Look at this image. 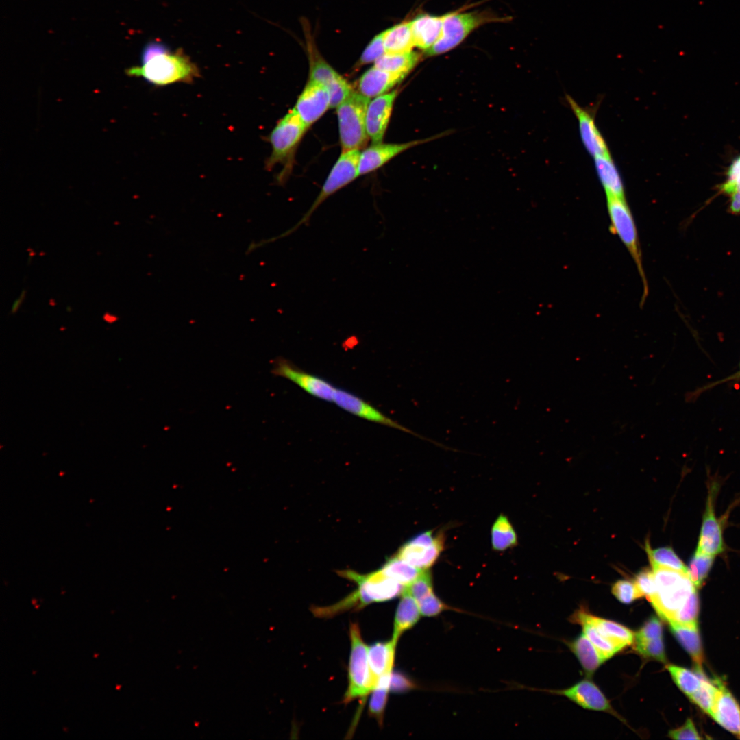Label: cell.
<instances>
[{"mask_svg":"<svg viewBox=\"0 0 740 740\" xmlns=\"http://www.w3.org/2000/svg\"><path fill=\"white\" fill-rule=\"evenodd\" d=\"M610 230L617 235L630 253L641 279L643 293L641 306L648 295V285L643 266L642 253L637 226L626 199L606 195Z\"/></svg>","mask_w":740,"mask_h":740,"instance_id":"obj_3","label":"cell"},{"mask_svg":"<svg viewBox=\"0 0 740 740\" xmlns=\"http://www.w3.org/2000/svg\"><path fill=\"white\" fill-rule=\"evenodd\" d=\"M417 602L421 615L425 617H435L449 609V607L438 597L434 592Z\"/></svg>","mask_w":740,"mask_h":740,"instance_id":"obj_45","label":"cell"},{"mask_svg":"<svg viewBox=\"0 0 740 740\" xmlns=\"http://www.w3.org/2000/svg\"><path fill=\"white\" fill-rule=\"evenodd\" d=\"M380 569L386 576L404 587L412 583L423 571L408 563L397 555L387 559Z\"/></svg>","mask_w":740,"mask_h":740,"instance_id":"obj_32","label":"cell"},{"mask_svg":"<svg viewBox=\"0 0 740 740\" xmlns=\"http://www.w3.org/2000/svg\"><path fill=\"white\" fill-rule=\"evenodd\" d=\"M634 650L645 658L655 659L661 662L666 661L663 638L634 643Z\"/></svg>","mask_w":740,"mask_h":740,"instance_id":"obj_42","label":"cell"},{"mask_svg":"<svg viewBox=\"0 0 740 740\" xmlns=\"http://www.w3.org/2000/svg\"><path fill=\"white\" fill-rule=\"evenodd\" d=\"M669 624L671 632L682 647L691 656L695 665L701 666L704 660V654L698 623L679 624L670 622Z\"/></svg>","mask_w":740,"mask_h":740,"instance_id":"obj_26","label":"cell"},{"mask_svg":"<svg viewBox=\"0 0 740 740\" xmlns=\"http://www.w3.org/2000/svg\"><path fill=\"white\" fill-rule=\"evenodd\" d=\"M386 51L382 32L375 36L365 49L359 60V64L363 65L375 62Z\"/></svg>","mask_w":740,"mask_h":740,"instance_id":"obj_47","label":"cell"},{"mask_svg":"<svg viewBox=\"0 0 740 740\" xmlns=\"http://www.w3.org/2000/svg\"><path fill=\"white\" fill-rule=\"evenodd\" d=\"M739 380H740V367H739V371L737 372H736L735 374H732V375H730L728 378H727L726 379L722 380H720V381H719V382H717L716 383L711 384L710 387H712L713 386H714L715 384H717L718 383L721 384L722 382H728V381Z\"/></svg>","mask_w":740,"mask_h":740,"instance_id":"obj_51","label":"cell"},{"mask_svg":"<svg viewBox=\"0 0 740 740\" xmlns=\"http://www.w3.org/2000/svg\"><path fill=\"white\" fill-rule=\"evenodd\" d=\"M419 55L414 51L400 53H384L375 61L374 66L406 77L417 65Z\"/></svg>","mask_w":740,"mask_h":740,"instance_id":"obj_30","label":"cell"},{"mask_svg":"<svg viewBox=\"0 0 740 740\" xmlns=\"http://www.w3.org/2000/svg\"><path fill=\"white\" fill-rule=\"evenodd\" d=\"M337 573L340 576L362 586L373 603L388 601L400 596L404 587L386 576L381 569L367 574H360L353 570H342Z\"/></svg>","mask_w":740,"mask_h":740,"instance_id":"obj_13","label":"cell"},{"mask_svg":"<svg viewBox=\"0 0 740 740\" xmlns=\"http://www.w3.org/2000/svg\"><path fill=\"white\" fill-rule=\"evenodd\" d=\"M611 592L620 602L624 604H630L642 597L634 581L627 580H619L615 582L612 586Z\"/></svg>","mask_w":740,"mask_h":740,"instance_id":"obj_41","label":"cell"},{"mask_svg":"<svg viewBox=\"0 0 740 740\" xmlns=\"http://www.w3.org/2000/svg\"><path fill=\"white\" fill-rule=\"evenodd\" d=\"M695 669L700 675L702 684L700 687L689 697L703 711L710 715L722 682L718 680L708 679L701 669V666L696 665Z\"/></svg>","mask_w":740,"mask_h":740,"instance_id":"obj_33","label":"cell"},{"mask_svg":"<svg viewBox=\"0 0 740 740\" xmlns=\"http://www.w3.org/2000/svg\"><path fill=\"white\" fill-rule=\"evenodd\" d=\"M333 403L336 404L344 410L363 419L403 431L421 439L430 441L439 447H445L443 445L439 444L426 437H423L397 423L391 417L382 413L369 402L346 390L336 387Z\"/></svg>","mask_w":740,"mask_h":740,"instance_id":"obj_11","label":"cell"},{"mask_svg":"<svg viewBox=\"0 0 740 740\" xmlns=\"http://www.w3.org/2000/svg\"><path fill=\"white\" fill-rule=\"evenodd\" d=\"M351 651L348 667V687L343 698L347 704L369 694L376 687L368 661V647L366 645L357 623L349 627Z\"/></svg>","mask_w":740,"mask_h":740,"instance_id":"obj_6","label":"cell"},{"mask_svg":"<svg viewBox=\"0 0 740 740\" xmlns=\"http://www.w3.org/2000/svg\"><path fill=\"white\" fill-rule=\"evenodd\" d=\"M669 736L674 739H701L691 719H688L681 727L670 730Z\"/></svg>","mask_w":740,"mask_h":740,"instance_id":"obj_48","label":"cell"},{"mask_svg":"<svg viewBox=\"0 0 740 740\" xmlns=\"http://www.w3.org/2000/svg\"><path fill=\"white\" fill-rule=\"evenodd\" d=\"M382 36L386 53L409 52L415 46L410 22H404L385 30Z\"/></svg>","mask_w":740,"mask_h":740,"instance_id":"obj_28","label":"cell"},{"mask_svg":"<svg viewBox=\"0 0 740 740\" xmlns=\"http://www.w3.org/2000/svg\"><path fill=\"white\" fill-rule=\"evenodd\" d=\"M571 620L577 624L582 621L591 624L602 635L622 649L634 643V633L631 630L615 621L593 615L585 609L576 611Z\"/></svg>","mask_w":740,"mask_h":740,"instance_id":"obj_20","label":"cell"},{"mask_svg":"<svg viewBox=\"0 0 740 740\" xmlns=\"http://www.w3.org/2000/svg\"><path fill=\"white\" fill-rule=\"evenodd\" d=\"M645 548L652 566H663L680 571H688V567L683 563L672 548L663 547L652 550L649 542L646 543Z\"/></svg>","mask_w":740,"mask_h":740,"instance_id":"obj_36","label":"cell"},{"mask_svg":"<svg viewBox=\"0 0 740 740\" xmlns=\"http://www.w3.org/2000/svg\"><path fill=\"white\" fill-rule=\"evenodd\" d=\"M633 581L642 597L649 600L655 593L656 587L652 569H643L635 576Z\"/></svg>","mask_w":740,"mask_h":740,"instance_id":"obj_46","label":"cell"},{"mask_svg":"<svg viewBox=\"0 0 740 740\" xmlns=\"http://www.w3.org/2000/svg\"><path fill=\"white\" fill-rule=\"evenodd\" d=\"M444 533L436 535L432 530L421 532L404 543L398 550V557L421 569H429L444 549Z\"/></svg>","mask_w":740,"mask_h":740,"instance_id":"obj_9","label":"cell"},{"mask_svg":"<svg viewBox=\"0 0 740 740\" xmlns=\"http://www.w3.org/2000/svg\"><path fill=\"white\" fill-rule=\"evenodd\" d=\"M397 94L395 89L369 101L366 112V128L373 143L382 142Z\"/></svg>","mask_w":740,"mask_h":740,"instance_id":"obj_16","label":"cell"},{"mask_svg":"<svg viewBox=\"0 0 740 740\" xmlns=\"http://www.w3.org/2000/svg\"><path fill=\"white\" fill-rule=\"evenodd\" d=\"M131 77H140L156 86L177 82L190 83L199 76L197 66L179 49L172 52L167 48L138 66L126 70Z\"/></svg>","mask_w":740,"mask_h":740,"instance_id":"obj_1","label":"cell"},{"mask_svg":"<svg viewBox=\"0 0 740 740\" xmlns=\"http://www.w3.org/2000/svg\"><path fill=\"white\" fill-rule=\"evenodd\" d=\"M594 159L595 169L606 195L625 199L624 184L610 156H597Z\"/></svg>","mask_w":740,"mask_h":740,"instance_id":"obj_27","label":"cell"},{"mask_svg":"<svg viewBox=\"0 0 740 740\" xmlns=\"http://www.w3.org/2000/svg\"><path fill=\"white\" fill-rule=\"evenodd\" d=\"M395 614L392 638L397 643L400 637L419 620L421 613L417 601L404 587Z\"/></svg>","mask_w":740,"mask_h":740,"instance_id":"obj_25","label":"cell"},{"mask_svg":"<svg viewBox=\"0 0 740 740\" xmlns=\"http://www.w3.org/2000/svg\"><path fill=\"white\" fill-rule=\"evenodd\" d=\"M444 16L421 14L410 22L414 45L426 51L440 37Z\"/></svg>","mask_w":740,"mask_h":740,"instance_id":"obj_23","label":"cell"},{"mask_svg":"<svg viewBox=\"0 0 740 740\" xmlns=\"http://www.w3.org/2000/svg\"><path fill=\"white\" fill-rule=\"evenodd\" d=\"M699 596L695 590L671 622L679 624L697 623L699 613ZM670 623V622H669Z\"/></svg>","mask_w":740,"mask_h":740,"instance_id":"obj_43","label":"cell"},{"mask_svg":"<svg viewBox=\"0 0 740 740\" xmlns=\"http://www.w3.org/2000/svg\"><path fill=\"white\" fill-rule=\"evenodd\" d=\"M25 290H23V291L21 292V294L20 295L19 297L16 300L14 301V304L12 305V310H11V313L12 314H14L15 312H16V311L20 308V306H21V303L23 302V299L25 297Z\"/></svg>","mask_w":740,"mask_h":740,"instance_id":"obj_50","label":"cell"},{"mask_svg":"<svg viewBox=\"0 0 740 740\" xmlns=\"http://www.w3.org/2000/svg\"><path fill=\"white\" fill-rule=\"evenodd\" d=\"M491 544L496 551H504L517 545L516 532L508 517L501 514L491 528Z\"/></svg>","mask_w":740,"mask_h":740,"instance_id":"obj_31","label":"cell"},{"mask_svg":"<svg viewBox=\"0 0 740 740\" xmlns=\"http://www.w3.org/2000/svg\"><path fill=\"white\" fill-rule=\"evenodd\" d=\"M360 150L342 151L341 156L331 169L319 195L301 219L280 237L288 236L306 224L315 210L330 196L354 180L359 174Z\"/></svg>","mask_w":740,"mask_h":740,"instance_id":"obj_7","label":"cell"},{"mask_svg":"<svg viewBox=\"0 0 740 740\" xmlns=\"http://www.w3.org/2000/svg\"><path fill=\"white\" fill-rule=\"evenodd\" d=\"M715 557L695 550L688 567V572L694 585L700 587L707 578L714 562Z\"/></svg>","mask_w":740,"mask_h":740,"instance_id":"obj_37","label":"cell"},{"mask_svg":"<svg viewBox=\"0 0 740 740\" xmlns=\"http://www.w3.org/2000/svg\"><path fill=\"white\" fill-rule=\"evenodd\" d=\"M310 55V80L327 88L330 96V108H336L353 92L351 85L319 56L312 53Z\"/></svg>","mask_w":740,"mask_h":740,"instance_id":"obj_14","label":"cell"},{"mask_svg":"<svg viewBox=\"0 0 740 740\" xmlns=\"http://www.w3.org/2000/svg\"><path fill=\"white\" fill-rule=\"evenodd\" d=\"M103 319H104V320H105L106 321H107V322H108V323H113L114 321H115L116 320V317H115L114 316H111V315H109V314H108V317H107L106 316H105V315H104V316H103Z\"/></svg>","mask_w":740,"mask_h":740,"instance_id":"obj_52","label":"cell"},{"mask_svg":"<svg viewBox=\"0 0 740 740\" xmlns=\"http://www.w3.org/2000/svg\"><path fill=\"white\" fill-rule=\"evenodd\" d=\"M397 643L393 639L376 642L368 647V661L375 682L393 672Z\"/></svg>","mask_w":740,"mask_h":740,"instance_id":"obj_24","label":"cell"},{"mask_svg":"<svg viewBox=\"0 0 740 740\" xmlns=\"http://www.w3.org/2000/svg\"><path fill=\"white\" fill-rule=\"evenodd\" d=\"M271 373L292 382L316 398L333 402L335 386L323 378L302 370L284 358L278 357L274 360Z\"/></svg>","mask_w":740,"mask_h":740,"instance_id":"obj_10","label":"cell"},{"mask_svg":"<svg viewBox=\"0 0 740 740\" xmlns=\"http://www.w3.org/2000/svg\"><path fill=\"white\" fill-rule=\"evenodd\" d=\"M710 715L727 730L740 734V706L723 683L719 687Z\"/></svg>","mask_w":740,"mask_h":740,"instance_id":"obj_21","label":"cell"},{"mask_svg":"<svg viewBox=\"0 0 740 740\" xmlns=\"http://www.w3.org/2000/svg\"><path fill=\"white\" fill-rule=\"evenodd\" d=\"M658 638H663L662 623L658 617L652 616L634 633V642H644Z\"/></svg>","mask_w":740,"mask_h":740,"instance_id":"obj_44","label":"cell"},{"mask_svg":"<svg viewBox=\"0 0 740 740\" xmlns=\"http://www.w3.org/2000/svg\"><path fill=\"white\" fill-rule=\"evenodd\" d=\"M434 137L436 136L404 143H373L360 152L359 174L365 175L373 171L402 152L421 143L434 140Z\"/></svg>","mask_w":740,"mask_h":740,"instance_id":"obj_17","label":"cell"},{"mask_svg":"<svg viewBox=\"0 0 740 740\" xmlns=\"http://www.w3.org/2000/svg\"><path fill=\"white\" fill-rule=\"evenodd\" d=\"M562 695L584 708L605 711L615 714L608 700L600 689L591 681L583 680L573 687L557 691H550Z\"/></svg>","mask_w":740,"mask_h":740,"instance_id":"obj_19","label":"cell"},{"mask_svg":"<svg viewBox=\"0 0 740 740\" xmlns=\"http://www.w3.org/2000/svg\"><path fill=\"white\" fill-rule=\"evenodd\" d=\"M493 20L492 16L484 12H454L444 15L440 37L432 47L425 51L426 55H441L452 50L475 29Z\"/></svg>","mask_w":740,"mask_h":740,"instance_id":"obj_8","label":"cell"},{"mask_svg":"<svg viewBox=\"0 0 740 740\" xmlns=\"http://www.w3.org/2000/svg\"><path fill=\"white\" fill-rule=\"evenodd\" d=\"M718 488L715 482H712L708 486L705 510L695 550L713 556L723 553L725 550L723 524L716 517L715 510V500Z\"/></svg>","mask_w":740,"mask_h":740,"instance_id":"obj_12","label":"cell"},{"mask_svg":"<svg viewBox=\"0 0 740 740\" xmlns=\"http://www.w3.org/2000/svg\"><path fill=\"white\" fill-rule=\"evenodd\" d=\"M330 108V96L327 88L310 80L293 108L307 127L315 123Z\"/></svg>","mask_w":740,"mask_h":740,"instance_id":"obj_15","label":"cell"},{"mask_svg":"<svg viewBox=\"0 0 740 740\" xmlns=\"http://www.w3.org/2000/svg\"><path fill=\"white\" fill-rule=\"evenodd\" d=\"M666 667L676 684L687 696L695 693L700 687L702 679L695 669L693 671L674 665H668Z\"/></svg>","mask_w":740,"mask_h":740,"instance_id":"obj_35","label":"cell"},{"mask_svg":"<svg viewBox=\"0 0 740 740\" xmlns=\"http://www.w3.org/2000/svg\"><path fill=\"white\" fill-rule=\"evenodd\" d=\"M569 647L589 675L606 661L584 633L571 642Z\"/></svg>","mask_w":740,"mask_h":740,"instance_id":"obj_29","label":"cell"},{"mask_svg":"<svg viewBox=\"0 0 740 740\" xmlns=\"http://www.w3.org/2000/svg\"><path fill=\"white\" fill-rule=\"evenodd\" d=\"M404 77L373 66L366 71L360 77L358 84V92L369 99L375 97L389 92Z\"/></svg>","mask_w":740,"mask_h":740,"instance_id":"obj_22","label":"cell"},{"mask_svg":"<svg viewBox=\"0 0 740 740\" xmlns=\"http://www.w3.org/2000/svg\"><path fill=\"white\" fill-rule=\"evenodd\" d=\"M652 569L656 590L648 601L661 618L671 622L697 587L688 571L656 565Z\"/></svg>","mask_w":740,"mask_h":740,"instance_id":"obj_2","label":"cell"},{"mask_svg":"<svg viewBox=\"0 0 740 740\" xmlns=\"http://www.w3.org/2000/svg\"><path fill=\"white\" fill-rule=\"evenodd\" d=\"M738 735H739V738L740 739V734H739Z\"/></svg>","mask_w":740,"mask_h":740,"instance_id":"obj_53","label":"cell"},{"mask_svg":"<svg viewBox=\"0 0 740 740\" xmlns=\"http://www.w3.org/2000/svg\"><path fill=\"white\" fill-rule=\"evenodd\" d=\"M566 99L578 119L581 139L589 153L594 158L610 155L606 143L595 123L593 115L578 105L571 96L567 95Z\"/></svg>","mask_w":740,"mask_h":740,"instance_id":"obj_18","label":"cell"},{"mask_svg":"<svg viewBox=\"0 0 740 740\" xmlns=\"http://www.w3.org/2000/svg\"><path fill=\"white\" fill-rule=\"evenodd\" d=\"M579 624L582 627L583 633L599 650L606 660L611 658L614 654L622 650L620 646L602 635L591 624L582 621Z\"/></svg>","mask_w":740,"mask_h":740,"instance_id":"obj_38","label":"cell"},{"mask_svg":"<svg viewBox=\"0 0 740 740\" xmlns=\"http://www.w3.org/2000/svg\"><path fill=\"white\" fill-rule=\"evenodd\" d=\"M370 99L354 91L336 108L342 151L360 150L369 136L366 112Z\"/></svg>","mask_w":740,"mask_h":740,"instance_id":"obj_4","label":"cell"},{"mask_svg":"<svg viewBox=\"0 0 740 740\" xmlns=\"http://www.w3.org/2000/svg\"><path fill=\"white\" fill-rule=\"evenodd\" d=\"M415 687V684L405 675L401 673L392 672L389 684L390 691L402 693L410 691Z\"/></svg>","mask_w":740,"mask_h":740,"instance_id":"obj_49","label":"cell"},{"mask_svg":"<svg viewBox=\"0 0 740 740\" xmlns=\"http://www.w3.org/2000/svg\"><path fill=\"white\" fill-rule=\"evenodd\" d=\"M404 589L418 602L431 593L433 590L432 576L429 569L423 570L420 576Z\"/></svg>","mask_w":740,"mask_h":740,"instance_id":"obj_40","label":"cell"},{"mask_svg":"<svg viewBox=\"0 0 740 740\" xmlns=\"http://www.w3.org/2000/svg\"><path fill=\"white\" fill-rule=\"evenodd\" d=\"M391 675L384 676L379 679L376 687L371 691L372 695L369 700V714L375 719L380 726L383 723L388 694L390 691Z\"/></svg>","mask_w":740,"mask_h":740,"instance_id":"obj_34","label":"cell"},{"mask_svg":"<svg viewBox=\"0 0 740 740\" xmlns=\"http://www.w3.org/2000/svg\"><path fill=\"white\" fill-rule=\"evenodd\" d=\"M726 180L719 186V192L740 204V156L735 158L728 169Z\"/></svg>","mask_w":740,"mask_h":740,"instance_id":"obj_39","label":"cell"},{"mask_svg":"<svg viewBox=\"0 0 740 740\" xmlns=\"http://www.w3.org/2000/svg\"><path fill=\"white\" fill-rule=\"evenodd\" d=\"M307 129L295 111L292 109L278 121L271 131L269 139L272 151L266 161L265 166L269 171L278 164L284 165V171L278 177L279 182H282L285 178L296 147Z\"/></svg>","mask_w":740,"mask_h":740,"instance_id":"obj_5","label":"cell"}]
</instances>
